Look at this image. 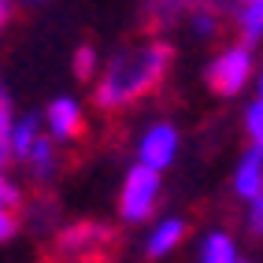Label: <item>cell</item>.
Wrapping results in <instances>:
<instances>
[{"label": "cell", "instance_id": "obj_1", "mask_svg": "<svg viewBox=\"0 0 263 263\" xmlns=\"http://www.w3.org/2000/svg\"><path fill=\"white\" fill-rule=\"evenodd\" d=\"M174 63V48L167 41H141L115 52L108 67L97 74L93 85V104L100 111H119L130 108L141 97H148L160 85Z\"/></svg>", "mask_w": 263, "mask_h": 263}, {"label": "cell", "instance_id": "obj_2", "mask_svg": "<svg viewBox=\"0 0 263 263\" xmlns=\"http://www.w3.org/2000/svg\"><path fill=\"white\" fill-rule=\"evenodd\" d=\"M256 78V56H252V48L249 45H226L219 56L204 67V82H208V89H212L215 97H241V89Z\"/></svg>", "mask_w": 263, "mask_h": 263}, {"label": "cell", "instance_id": "obj_3", "mask_svg": "<svg viewBox=\"0 0 263 263\" xmlns=\"http://www.w3.org/2000/svg\"><path fill=\"white\" fill-rule=\"evenodd\" d=\"M156 204H160V174L134 163L119 185V219L130 226H141L152 219Z\"/></svg>", "mask_w": 263, "mask_h": 263}, {"label": "cell", "instance_id": "obj_4", "mask_svg": "<svg viewBox=\"0 0 263 263\" xmlns=\"http://www.w3.org/2000/svg\"><path fill=\"white\" fill-rule=\"evenodd\" d=\"M178 145H182V137L171 122H152L141 134V141H137V163L156 171V174H163L174 163V156H178Z\"/></svg>", "mask_w": 263, "mask_h": 263}, {"label": "cell", "instance_id": "obj_5", "mask_svg": "<svg viewBox=\"0 0 263 263\" xmlns=\"http://www.w3.org/2000/svg\"><path fill=\"white\" fill-rule=\"evenodd\" d=\"M41 126L52 141H74L85 130V111L74 97H52L48 108L41 111Z\"/></svg>", "mask_w": 263, "mask_h": 263}, {"label": "cell", "instance_id": "obj_6", "mask_svg": "<svg viewBox=\"0 0 263 263\" xmlns=\"http://www.w3.org/2000/svg\"><path fill=\"white\" fill-rule=\"evenodd\" d=\"M108 226L100 222H78V226H67V230L56 237V252L60 256H97L100 245H108Z\"/></svg>", "mask_w": 263, "mask_h": 263}, {"label": "cell", "instance_id": "obj_7", "mask_svg": "<svg viewBox=\"0 0 263 263\" xmlns=\"http://www.w3.org/2000/svg\"><path fill=\"white\" fill-rule=\"evenodd\" d=\"M185 234H189V222L178 219V215H167V219H160V222H152V230H148V237H145V256H148V259L171 256V252L185 241Z\"/></svg>", "mask_w": 263, "mask_h": 263}, {"label": "cell", "instance_id": "obj_8", "mask_svg": "<svg viewBox=\"0 0 263 263\" xmlns=\"http://www.w3.org/2000/svg\"><path fill=\"white\" fill-rule=\"evenodd\" d=\"M259 193H263V152L259 148H245L237 167H234V197L252 204Z\"/></svg>", "mask_w": 263, "mask_h": 263}, {"label": "cell", "instance_id": "obj_9", "mask_svg": "<svg viewBox=\"0 0 263 263\" xmlns=\"http://www.w3.org/2000/svg\"><path fill=\"white\" fill-rule=\"evenodd\" d=\"M234 19H237L241 45H249V48H252V45L263 41V0H237Z\"/></svg>", "mask_w": 263, "mask_h": 263}, {"label": "cell", "instance_id": "obj_10", "mask_svg": "<svg viewBox=\"0 0 263 263\" xmlns=\"http://www.w3.org/2000/svg\"><path fill=\"white\" fill-rule=\"evenodd\" d=\"M197 259L200 263H241V252H237V241L226 230H212V234H204Z\"/></svg>", "mask_w": 263, "mask_h": 263}, {"label": "cell", "instance_id": "obj_11", "mask_svg": "<svg viewBox=\"0 0 263 263\" xmlns=\"http://www.w3.org/2000/svg\"><path fill=\"white\" fill-rule=\"evenodd\" d=\"M41 137V115H15V126H11V163L19 160L26 163V156L33 148V141Z\"/></svg>", "mask_w": 263, "mask_h": 263}, {"label": "cell", "instance_id": "obj_12", "mask_svg": "<svg viewBox=\"0 0 263 263\" xmlns=\"http://www.w3.org/2000/svg\"><path fill=\"white\" fill-rule=\"evenodd\" d=\"M56 141H52L48 134H41L37 141H33V148H30V156H26V167H30V174H33V182H48L52 174H56Z\"/></svg>", "mask_w": 263, "mask_h": 263}, {"label": "cell", "instance_id": "obj_13", "mask_svg": "<svg viewBox=\"0 0 263 263\" xmlns=\"http://www.w3.org/2000/svg\"><path fill=\"white\" fill-rule=\"evenodd\" d=\"M11 126H15V104L4 78H0V174H8L11 163Z\"/></svg>", "mask_w": 263, "mask_h": 263}, {"label": "cell", "instance_id": "obj_14", "mask_svg": "<svg viewBox=\"0 0 263 263\" xmlns=\"http://www.w3.org/2000/svg\"><path fill=\"white\" fill-rule=\"evenodd\" d=\"M245 134H249V148L263 152V100H252L245 108Z\"/></svg>", "mask_w": 263, "mask_h": 263}, {"label": "cell", "instance_id": "obj_15", "mask_svg": "<svg viewBox=\"0 0 263 263\" xmlns=\"http://www.w3.org/2000/svg\"><path fill=\"white\" fill-rule=\"evenodd\" d=\"M189 30L197 33L200 41H212V37H219V15L208 11V8H197L189 15Z\"/></svg>", "mask_w": 263, "mask_h": 263}, {"label": "cell", "instance_id": "obj_16", "mask_svg": "<svg viewBox=\"0 0 263 263\" xmlns=\"http://www.w3.org/2000/svg\"><path fill=\"white\" fill-rule=\"evenodd\" d=\"M71 67H74V78L78 82H97V48L93 45H78Z\"/></svg>", "mask_w": 263, "mask_h": 263}, {"label": "cell", "instance_id": "obj_17", "mask_svg": "<svg viewBox=\"0 0 263 263\" xmlns=\"http://www.w3.org/2000/svg\"><path fill=\"white\" fill-rule=\"evenodd\" d=\"M23 208V189L15 178H8V174H0V212H15L19 215Z\"/></svg>", "mask_w": 263, "mask_h": 263}, {"label": "cell", "instance_id": "obj_18", "mask_svg": "<svg viewBox=\"0 0 263 263\" xmlns=\"http://www.w3.org/2000/svg\"><path fill=\"white\" fill-rule=\"evenodd\" d=\"M249 230H252L256 237H263V193L249 204Z\"/></svg>", "mask_w": 263, "mask_h": 263}, {"label": "cell", "instance_id": "obj_19", "mask_svg": "<svg viewBox=\"0 0 263 263\" xmlns=\"http://www.w3.org/2000/svg\"><path fill=\"white\" fill-rule=\"evenodd\" d=\"M15 234H19V215L15 212H0V245L11 241Z\"/></svg>", "mask_w": 263, "mask_h": 263}, {"label": "cell", "instance_id": "obj_20", "mask_svg": "<svg viewBox=\"0 0 263 263\" xmlns=\"http://www.w3.org/2000/svg\"><path fill=\"white\" fill-rule=\"evenodd\" d=\"M11 11H15V4H11V0H0V30H4V26L11 23Z\"/></svg>", "mask_w": 263, "mask_h": 263}, {"label": "cell", "instance_id": "obj_21", "mask_svg": "<svg viewBox=\"0 0 263 263\" xmlns=\"http://www.w3.org/2000/svg\"><path fill=\"white\" fill-rule=\"evenodd\" d=\"M256 100H263V67H259V74H256Z\"/></svg>", "mask_w": 263, "mask_h": 263}, {"label": "cell", "instance_id": "obj_22", "mask_svg": "<svg viewBox=\"0 0 263 263\" xmlns=\"http://www.w3.org/2000/svg\"><path fill=\"white\" fill-rule=\"evenodd\" d=\"M11 4H37V0H11Z\"/></svg>", "mask_w": 263, "mask_h": 263}, {"label": "cell", "instance_id": "obj_23", "mask_svg": "<svg viewBox=\"0 0 263 263\" xmlns=\"http://www.w3.org/2000/svg\"><path fill=\"white\" fill-rule=\"evenodd\" d=\"M241 263H245V259H241Z\"/></svg>", "mask_w": 263, "mask_h": 263}]
</instances>
